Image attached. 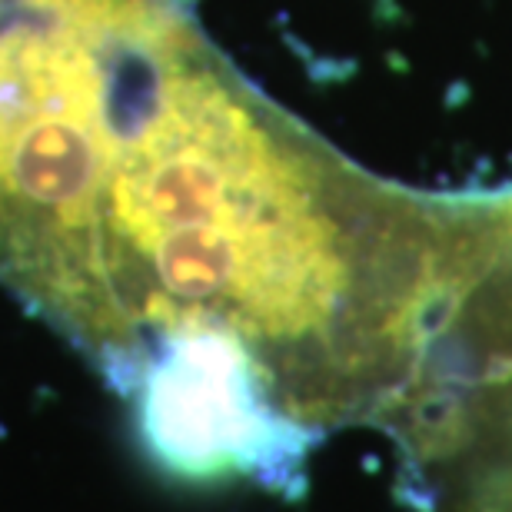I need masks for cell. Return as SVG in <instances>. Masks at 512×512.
Listing matches in <instances>:
<instances>
[{"label": "cell", "instance_id": "cell-3", "mask_svg": "<svg viewBox=\"0 0 512 512\" xmlns=\"http://www.w3.org/2000/svg\"><path fill=\"white\" fill-rule=\"evenodd\" d=\"M383 433L413 512H512V343L433 350Z\"/></svg>", "mask_w": 512, "mask_h": 512}, {"label": "cell", "instance_id": "cell-2", "mask_svg": "<svg viewBox=\"0 0 512 512\" xmlns=\"http://www.w3.org/2000/svg\"><path fill=\"white\" fill-rule=\"evenodd\" d=\"M133 439L160 476L187 486H256L296 499L320 439L296 423L237 340L167 333L114 383Z\"/></svg>", "mask_w": 512, "mask_h": 512}, {"label": "cell", "instance_id": "cell-1", "mask_svg": "<svg viewBox=\"0 0 512 512\" xmlns=\"http://www.w3.org/2000/svg\"><path fill=\"white\" fill-rule=\"evenodd\" d=\"M512 233V187L423 190L333 150L190 34L143 94L97 227L87 360L167 333L247 350L316 439L386 429Z\"/></svg>", "mask_w": 512, "mask_h": 512}]
</instances>
